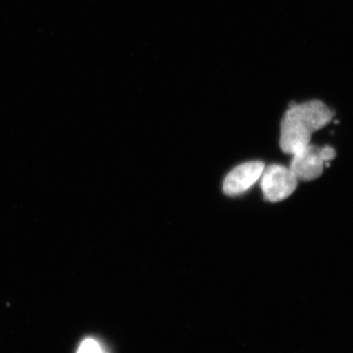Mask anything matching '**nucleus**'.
<instances>
[{
	"label": "nucleus",
	"mask_w": 353,
	"mask_h": 353,
	"mask_svg": "<svg viewBox=\"0 0 353 353\" xmlns=\"http://www.w3.org/2000/svg\"><path fill=\"white\" fill-rule=\"evenodd\" d=\"M334 116L321 101L292 104L281 123V150L292 157L301 152L310 145L312 134L330 124Z\"/></svg>",
	"instance_id": "obj_1"
},
{
	"label": "nucleus",
	"mask_w": 353,
	"mask_h": 353,
	"mask_svg": "<svg viewBox=\"0 0 353 353\" xmlns=\"http://www.w3.org/2000/svg\"><path fill=\"white\" fill-rule=\"evenodd\" d=\"M265 164L261 161H250L239 165L228 174L223 183V190L230 196L243 194L261 178Z\"/></svg>",
	"instance_id": "obj_4"
},
{
	"label": "nucleus",
	"mask_w": 353,
	"mask_h": 353,
	"mask_svg": "<svg viewBox=\"0 0 353 353\" xmlns=\"http://www.w3.org/2000/svg\"><path fill=\"white\" fill-rule=\"evenodd\" d=\"M260 180L265 199L270 202L288 199L294 194L299 183V180L289 167L277 164L265 166Z\"/></svg>",
	"instance_id": "obj_3"
},
{
	"label": "nucleus",
	"mask_w": 353,
	"mask_h": 353,
	"mask_svg": "<svg viewBox=\"0 0 353 353\" xmlns=\"http://www.w3.org/2000/svg\"><path fill=\"white\" fill-rule=\"evenodd\" d=\"M78 353H103L101 345H99L97 341L92 339H88L83 341L80 348H79Z\"/></svg>",
	"instance_id": "obj_5"
},
{
	"label": "nucleus",
	"mask_w": 353,
	"mask_h": 353,
	"mask_svg": "<svg viewBox=\"0 0 353 353\" xmlns=\"http://www.w3.org/2000/svg\"><path fill=\"white\" fill-rule=\"evenodd\" d=\"M336 152L332 146L319 148L309 145L296 154L292 155L289 168L299 181H313L319 178L325 166L336 158Z\"/></svg>",
	"instance_id": "obj_2"
}]
</instances>
